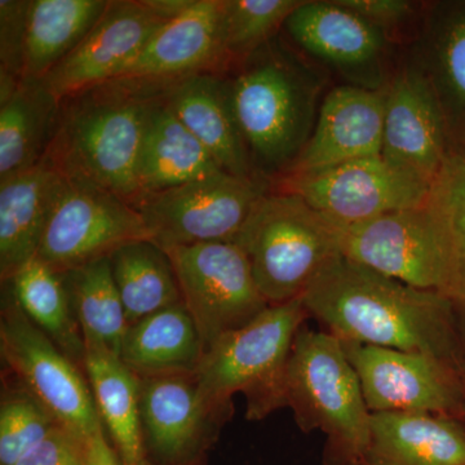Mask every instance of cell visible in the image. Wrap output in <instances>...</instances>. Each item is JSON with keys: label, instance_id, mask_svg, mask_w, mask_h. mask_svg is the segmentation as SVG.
<instances>
[{"label": "cell", "instance_id": "6da1fadb", "mask_svg": "<svg viewBox=\"0 0 465 465\" xmlns=\"http://www.w3.org/2000/svg\"><path fill=\"white\" fill-rule=\"evenodd\" d=\"M309 316L341 341L416 351L460 367L459 305L345 258L330 260L302 296Z\"/></svg>", "mask_w": 465, "mask_h": 465}, {"label": "cell", "instance_id": "7a4b0ae2", "mask_svg": "<svg viewBox=\"0 0 465 465\" xmlns=\"http://www.w3.org/2000/svg\"><path fill=\"white\" fill-rule=\"evenodd\" d=\"M171 84L119 76L64 97L43 161L64 179L105 189L133 204L146 124Z\"/></svg>", "mask_w": 465, "mask_h": 465}, {"label": "cell", "instance_id": "3957f363", "mask_svg": "<svg viewBox=\"0 0 465 465\" xmlns=\"http://www.w3.org/2000/svg\"><path fill=\"white\" fill-rule=\"evenodd\" d=\"M241 64L229 82L251 164L268 182L283 179L313 133L320 84L274 41Z\"/></svg>", "mask_w": 465, "mask_h": 465}, {"label": "cell", "instance_id": "277c9868", "mask_svg": "<svg viewBox=\"0 0 465 465\" xmlns=\"http://www.w3.org/2000/svg\"><path fill=\"white\" fill-rule=\"evenodd\" d=\"M309 316L302 298L269 305L241 329L213 345L194 374L211 414L224 409L232 394L247 399V418L260 420L286 406L284 376L291 349Z\"/></svg>", "mask_w": 465, "mask_h": 465}, {"label": "cell", "instance_id": "5b68a950", "mask_svg": "<svg viewBox=\"0 0 465 465\" xmlns=\"http://www.w3.org/2000/svg\"><path fill=\"white\" fill-rule=\"evenodd\" d=\"M284 402L299 427L321 430L342 461L363 460L371 411L341 339L304 326L299 330L287 362Z\"/></svg>", "mask_w": 465, "mask_h": 465}, {"label": "cell", "instance_id": "8992f818", "mask_svg": "<svg viewBox=\"0 0 465 465\" xmlns=\"http://www.w3.org/2000/svg\"><path fill=\"white\" fill-rule=\"evenodd\" d=\"M269 305L300 299L324 265L341 252L338 231L300 195L266 193L237 240Z\"/></svg>", "mask_w": 465, "mask_h": 465}, {"label": "cell", "instance_id": "52a82bcc", "mask_svg": "<svg viewBox=\"0 0 465 465\" xmlns=\"http://www.w3.org/2000/svg\"><path fill=\"white\" fill-rule=\"evenodd\" d=\"M336 231L345 258L457 302L459 273L454 242L445 220L430 201L423 206L394 211Z\"/></svg>", "mask_w": 465, "mask_h": 465}, {"label": "cell", "instance_id": "ba28073f", "mask_svg": "<svg viewBox=\"0 0 465 465\" xmlns=\"http://www.w3.org/2000/svg\"><path fill=\"white\" fill-rule=\"evenodd\" d=\"M271 192L262 177H238L224 171L176 188L137 198L150 240L162 249L234 242L256 203Z\"/></svg>", "mask_w": 465, "mask_h": 465}, {"label": "cell", "instance_id": "9c48e42d", "mask_svg": "<svg viewBox=\"0 0 465 465\" xmlns=\"http://www.w3.org/2000/svg\"><path fill=\"white\" fill-rule=\"evenodd\" d=\"M163 250L204 351L269 307L255 282L249 258L238 244L208 242Z\"/></svg>", "mask_w": 465, "mask_h": 465}, {"label": "cell", "instance_id": "30bf717a", "mask_svg": "<svg viewBox=\"0 0 465 465\" xmlns=\"http://www.w3.org/2000/svg\"><path fill=\"white\" fill-rule=\"evenodd\" d=\"M0 351L24 390L73 436L85 442L103 430L81 367L26 317L14 298L2 309Z\"/></svg>", "mask_w": 465, "mask_h": 465}, {"label": "cell", "instance_id": "8fae6325", "mask_svg": "<svg viewBox=\"0 0 465 465\" xmlns=\"http://www.w3.org/2000/svg\"><path fill=\"white\" fill-rule=\"evenodd\" d=\"M143 240H150L148 229L130 202L105 189L64 179L36 258L64 273Z\"/></svg>", "mask_w": 465, "mask_h": 465}, {"label": "cell", "instance_id": "7c38bea8", "mask_svg": "<svg viewBox=\"0 0 465 465\" xmlns=\"http://www.w3.org/2000/svg\"><path fill=\"white\" fill-rule=\"evenodd\" d=\"M283 191L300 195L338 229L351 228L394 211L423 206L432 185L382 157L358 159L282 179Z\"/></svg>", "mask_w": 465, "mask_h": 465}, {"label": "cell", "instance_id": "4fadbf2b", "mask_svg": "<svg viewBox=\"0 0 465 465\" xmlns=\"http://www.w3.org/2000/svg\"><path fill=\"white\" fill-rule=\"evenodd\" d=\"M371 412H430L463 418L460 367L416 351L342 341Z\"/></svg>", "mask_w": 465, "mask_h": 465}, {"label": "cell", "instance_id": "5bb4252c", "mask_svg": "<svg viewBox=\"0 0 465 465\" xmlns=\"http://www.w3.org/2000/svg\"><path fill=\"white\" fill-rule=\"evenodd\" d=\"M191 0H110L84 41L43 79L58 101L118 78L153 34Z\"/></svg>", "mask_w": 465, "mask_h": 465}, {"label": "cell", "instance_id": "9a60e30c", "mask_svg": "<svg viewBox=\"0 0 465 465\" xmlns=\"http://www.w3.org/2000/svg\"><path fill=\"white\" fill-rule=\"evenodd\" d=\"M454 152L439 97L414 58L388 82L381 155L433 186Z\"/></svg>", "mask_w": 465, "mask_h": 465}, {"label": "cell", "instance_id": "2e32d148", "mask_svg": "<svg viewBox=\"0 0 465 465\" xmlns=\"http://www.w3.org/2000/svg\"><path fill=\"white\" fill-rule=\"evenodd\" d=\"M283 27L300 50L347 76L351 84L369 90L388 84L381 66L390 36L338 0H302Z\"/></svg>", "mask_w": 465, "mask_h": 465}, {"label": "cell", "instance_id": "e0dca14e", "mask_svg": "<svg viewBox=\"0 0 465 465\" xmlns=\"http://www.w3.org/2000/svg\"><path fill=\"white\" fill-rule=\"evenodd\" d=\"M231 65L223 0H191L188 7L153 34L119 76L176 82L193 75L224 74Z\"/></svg>", "mask_w": 465, "mask_h": 465}, {"label": "cell", "instance_id": "ac0fdd59", "mask_svg": "<svg viewBox=\"0 0 465 465\" xmlns=\"http://www.w3.org/2000/svg\"><path fill=\"white\" fill-rule=\"evenodd\" d=\"M385 97L387 85L381 90L353 84L332 88L321 101L307 145L284 177L381 155Z\"/></svg>", "mask_w": 465, "mask_h": 465}, {"label": "cell", "instance_id": "d6986e66", "mask_svg": "<svg viewBox=\"0 0 465 465\" xmlns=\"http://www.w3.org/2000/svg\"><path fill=\"white\" fill-rule=\"evenodd\" d=\"M166 101L224 173L259 177L235 118L228 76L200 74L173 82Z\"/></svg>", "mask_w": 465, "mask_h": 465}, {"label": "cell", "instance_id": "ffe728a7", "mask_svg": "<svg viewBox=\"0 0 465 465\" xmlns=\"http://www.w3.org/2000/svg\"><path fill=\"white\" fill-rule=\"evenodd\" d=\"M369 465H465V420L430 412H371Z\"/></svg>", "mask_w": 465, "mask_h": 465}, {"label": "cell", "instance_id": "44dd1931", "mask_svg": "<svg viewBox=\"0 0 465 465\" xmlns=\"http://www.w3.org/2000/svg\"><path fill=\"white\" fill-rule=\"evenodd\" d=\"M64 177L45 161L0 182V275L3 282L36 258Z\"/></svg>", "mask_w": 465, "mask_h": 465}, {"label": "cell", "instance_id": "7402d4cb", "mask_svg": "<svg viewBox=\"0 0 465 465\" xmlns=\"http://www.w3.org/2000/svg\"><path fill=\"white\" fill-rule=\"evenodd\" d=\"M211 415L194 375L140 378L143 440L158 457L177 460L188 455Z\"/></svg>", "mask_w": 465, "mask_h": 465}, {"label": "cell", "instance_id": "603a6c76", "mask_svg": "<svg viewBox=\"0 0 465 465\" xmlns=\"http://www.w3.org/2000/svg\"><path fill=\"white\" fill-rule=\"evenodd\" d=\"M415 60L439 97L455 150H465V0L430 8Z\"/></svg>", "mask_w": 465, "mask_h": 465}, {"label": "cell", "instance_id": "cb8c5ba5", "mask_svg": "<svg viewBox=\"0 0 465 465\" xmlns=\"http://www.w3.org/2000/svg\"><path fill=\"white\" fill-rule=\"evenodd\" d=\"M166 97L153 109L143 134L136 166V200L223 171L171 110Z\"/></svg>", "mask_w": 465, "mask_h": 465}, {"label": "cell", "instance_id": "d4e9b609", "mask_svg": "<svg viewBox=\"0 0 465 465\" xmlns=\"http://www.w3.org/2000/svg\"><path fill=\"white\" fill-rule=\"evenodd\" d=\"M204 353L200 331L182 302L131 324L119 358L139 378H149L194 375Z\"/></svg>", "mask_w": 465, "mask_h": 465}, {"label": "cell", "instance_id": "484cf974", "mask_svg": "<svg viewBox=\"0 0 465 465\" xmlns=\"http://www.w3.org/2000/svg\"><path fill=\"white\" fill-rule=\"evenodd\" d=\"M84 372L101 423L124 465H148L140 416V378L116 354L85 345Z\"/></svg>", "mask_w": 465, "mask_h": 465}, {"label": "cell", "instance_id": "4316f807", "mask_svg": "<svg viewBox=\"0 0 465 465\" xmlns=\"http://www.w3.org/2000/svg\"><path fill=\"white\" fill-rule=\"evenodd\" d=\"M110 0H30L23 81L45 76L84 41Z\"/></svg>", "mask_w": 465, "mask_h": 465}, {"label": "cell", "instance_id": "83f0119b", "mask_svg": "<svg viewBox=\"0 0 465 465\" xmlns=\"http://www.w3.org/2000/svg\"><path fill=\"white\" fill-rule=\"evenodd\" d=\"M57 112L58 100L43 81H23L0 101V182L42 163Z\"/></svg>", "mask_w": 465, "mask_h": 465}, {"label": "cell", "instance_id": "f1b7e54d", "mask_svg": "<svg viewBox=\"0 0 465 465\" xmlns=\"http://www.w3.org/2000/svg\"><path fill=\"white\" fill-rule=\"evenodd\" d=\"M60 275L84 345L105 349L119 357L130 324L113 278L109 258Z\"/></svg>", "mask_w": 465, "mask_h": 465}, {"label": "cell", "instance_id": "f546056e", "mask_svg": "<svg viewBox=\"0 0 465 465\" xmlns=\"http://www.w3.org/2000/svg\"><path fill=\"white\" fill-rule=\"evenodd\" d=\"M109 260L130 326L183 302L170 258L155 242H131Z\"/></svg>", "mask_w": 465, "mask_h": 465}, {"label": "cell", "instance_id": "4dcf8cb0", "mask_svg": "<svg viewBox=\"0 0 465 465\" xmlns=\"http://www.w3.org/2000/svg\"><path fill=\"white\" fill-rule=\"evenodd\" d=\"M5 283L9 284L12 298L26 317L75 365L84 369V336L73 314L60 273L34 258Z\"/></svg>", "mask_w": 465, "mask_h": 465}, {"label": "cell", "instance_id": "1f68e13d", "mask_svg": "<svg viewBox=\"0 0 465 465\" xmlns=\"http://www.w3.org/2000/svg\"><path fill=\"white\" fill-rule=\"evenodd\" d=\"M302 0H223L225 50L231 63L262 50L274 41Z\"/></svg>", "mask_w": 465, "mask_h": 465}, {"label": "cell", "instance_id": "d6a6232c", "mask_svg": "<svg viewBox=\"0 0 465 465\" xmlns=\"http://www.w3.org/2000/svg\"><path fill=\"white\" fill-rule=\"evenodd\" d=\"M60 424L27 391L3 397L0 406V465H16Z\"/></svg>", "mask_w": 465, "mask_h": 465}, {"label": "cell", "instance_id": "836d02e7", "mask_svg": "<svg viewBox=\"0 0 465 465\" xmlns=\"http://www.w3.org/2000/svg\"><path fill=\"white\" fill-rule=\"evenodd\" d=\"M430 203L448 225L457 252L459 308L465 300V150L450 155L432 186Z\"/></svg>", "mask_w": 465, "mask_h": 465}, {"label": "cell", "instance_id": "e575fe53", "mask_svg": "<svg viewBox=\"0 0 465 465\" xmlns=\"http://www.w3.org/2000/svg\"><path fill=\"white\" fill-rule=\"evenodd\" d=\"M30 0H0V101L23 82Z\"/></svg>", "mask_w": 465, "mask_h": 465}, {"label": "cell", "instance_id": "d590c367", "mask_svg": "<svg viewBox=\"0 0 465 465\" xmlns=\"http://www.w3.org/2000/svg\"><path fill=\"white\" fill-rule=\"evenodd\" d=\"M16 465H84V442L57 427Z\"/></svg>", "mask_w": 465, "mask_h": 465}, {"label": "cell", "instance_id": "8d00e7d4", "mask_svg": "<svg viewBox=\"0 0 465 465\" xmlns=\"http://www.w3.org/2000/svg\"><path fill=\"white\" fill-rule=\"evenodd\" d=\"M345 8L365 18L388 36L414 15L415 5L407 0H338Z\"/></svg>", "mask_w": 465, "mask_h": 465}, {"label": "cell", "instance_id": "74e56055", "mask_svg": "<svg viewBox=\"0 0 465 465\" xmlns=\"http://www.w3.org/2000/svg\"><path fill=\"white\" fill-rule=\"evenodd\" d=\"M84 465H124L118 452L109 445L104 428L85 440Z\"/></svg>", "mask_w": 465, "mask_h": 465}, {"label": "cell", "instance_id": "f35d334b", "mask_svg": "<svg viewBox=\"0 0 465 465\" xmlns=\"http://www.w3.org/2000/svg\"><path fill=\"white\" fill-rule=\"evenodd\" d=\"M461 375H463V379L465 381V357H464V361H463V365H461Z\"/></svg>", "mask_w": 465, "mask_h": 465}, {"label": "cell", "instance_id": "ab89813d", "mask_svg": "<svg viewBox=\"0 0 465 465\" xmlns=\"http://www.w3.org/2000/svg\"><path fill=\"white\" fill-rule=\"evenodd\" d=\"M349 465H369V464H367L365 460H360V461H356V463L349 464Z\"/></svg>", "mask_w": 465, "mask_h": 465}, {"label": "cell", "instance_id": "60d3db41", "mask_svg": "<svg viewBox=\"0 0 465 465\" xmlns=\"http://www.w3.org/2000/svg\"><path fill=\"white\" fill-rule=\"evenodd\" d=\"M463 419L465 420V406H464V411H463Z\"/></svg>", "mask_w": 465, "mask_h": 465}]
</instances>
